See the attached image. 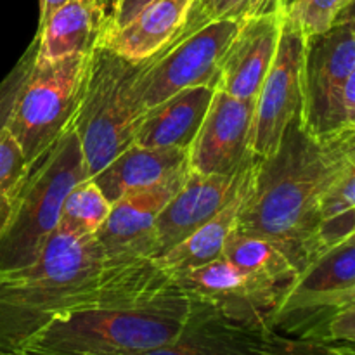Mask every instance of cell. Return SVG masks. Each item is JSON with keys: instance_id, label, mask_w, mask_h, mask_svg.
I'll use <instances>...</instances> for the list:
<instances>
[{"instance_id": "obj_23", "label": "cell", "mask_w": 355, "mask_h": 355, "mask_svg": "<svg viewBox=\"0 0 355 355\" xmlns=\"http://www.w3.org/2000/svg\"><path fill=\"white\" fill-rule=\"evenodd\" d=\"M111 203L96 180L87 177L66 196L61 208L59 229L76 236H96L110 215Z\"/></svg>"}, {"instance_id": "obj_18", "label": "cell", "mask_w": 355, "mask_h": 355, "mask_svg": "<svg viewBox=\"0 0 355 355\" xmlns=\"http://www.w3.org/2000/svg\"><path fill=\"white\" fill-rule=\"evenodd\" d=\"M191 6L193 0H153L125 26L106 31L101 45L128 61H148L180 33Z\"/></svg>"}, {"instance_id": "obj_19", "label": "cell", "mask_w": 355, "mask_h": 355, "mask_svg": "<svg viewBox=\"0 0 355 355\" xmlns=\"http://www.w3.org/2000/svg\"><path fill=\"white\" fill-rule=\"evenodd\" d=\"M355 286V243L340 241L315 257L291 283L272 319V329L283 319L307 311L322 298Z\"/></svg>"}, {"instance_id": "obj_26", "label": "cell", "mask_w": 355, "mask_h": 355, "mask_svg": "<svg viewBox=\"0 0 355 355\" xmlns=\"http://www.w3.org/2000/svg\"><path fill=\"white\" fill-rule=\"evenodd\" d=\"M38 52V42L33 37L26 51L21 54L16 64L10 68V71L0 80V134L7 128V123L10 120L16 101L19 97L21 90H23L24 83H26L28 76H30L31 69H33L35 61H37Z\"/></svg>"}, {"instance_id": "obj_38", "label": "cell", "mask_w": 355, "mask_h": 355, "mask_svg": "<svg viewBox=\"0 0 355 355\" xmlns=\"http://www.w3.org/2000/svg\"><path fill=\"white\" fill-rule=\"evenodd\" d=\"M342 241H349V243H355V232H352V234L347 236L345 239H342Z\"/></svg>"}, {"instance_id": "obj_32", "label": "cell", "mask_w": 355, "mask_h": 355, "mask_svg": "<svg viewBox=\"0 0 355 355\" xmlns=\"http://www.w3.org/2000/svg\"><path fill=\"white\" fill-rule=\"evenodd\" d=\"M326 342L312 338H290V336H281L279 342L274 349L263 355H318L322 350Z\"/></svg>"}, {"instance_id": "obj_31", "label": "cell", "mask_w": 355, "mask_h": 355, "mask_svg": "<svg viewBox=\"0 0 355 355\" xmlns=\"http://www.w3.org/2000/svg\"><path fill=\"white\" fill-rule=\"evenodd\" d=\"M151 2L153 0H111L106 31H113L125 26L128 21L134 19V17ZM106 31H104V33H106Z\"/></svg>"}, {"instance_id": "obj_13", "label": "cell", "mask_w": 355, "mask_h": 355, "mask_svg": "<svg viewBox=\"0 0 355 355\" xmlns=\"http://www.w3.org/2000/svg\"><path fill=\"white\" fill-rule=\"evenodd\" d=\"M281 333L234 321L211 305L191 298V312L179 335L142 355H263Z\"/></svg>"}, {"instance_id": "obj_15", "label": "cell", "mask_w": 355, "mask_h": 355, "mask_svg": "<svg viewBox=\"0 0 355 355\" xmlns=\"http://www.w3.org/2000/svg\"><path fill=\"white\" fill-rule=\"evenodd\" d=\"M284 14L243 19L222 61L217 89L238 99H257L276 58Z\"/></svg>"}, {"instance_id": "obj_33", "label": "cell", "mask_w": 355, "mask_h": 355, "mask_svg": "<svg viewBox=\"0 0 355 355\" xmlns=\"http://www.w3.org/2000/svg\"><path fill=\"white\" fill-rule=\"evenodd\" d=\"M295 0H248L243 9L241 17L266 16V14H283Z\"/></svg>"}, {"instance_id": "obj_7", "label": "cell", "mask_w": 355, "mask_h": 355, "mask_svg": "<svg viewBox=\"0 0 355 355\" xmlns=\"http://www.w3.org/2000/svg\"><path fill=\"white\" fill-rule=\"evenodd\" d=\"M241 17H224L175 38L144 61L134 92L142 111L155 107L184 89L217 87L222 61L241 28Z\"/></svg>"}, {"instance_id": "obj_11", "label": "cell", "mask_w": 355, "mask_h": 355, "mask_svg": "<svg viewBox=\"0 0 355 355\" xmlns=\"http://www.w3.org/2000/svg\"><path fill=\"white\" fill-rule=\"evenodd\" d=\"M189 298L211 305L227 318L272 329L284 288L245 272L225 259L173 277Z\"/></svg>"}, {"instance_id": "obj_20", "label": "cell", "mask_w": 355, "mask_h": 355, "mask_svg": "<svg viewBox=\"0 0 355 355\" xmlns=\"http://www.w3.org/2000/svg\"><path fill=\"white\" fill-rule=\"evenodd\" d=\"M189 166V155L184 149L130 146L104 166L92 179L104 196L114 203L123 196L148 189L172 173Z\"/></svg>"}, {"instance_id": "obj_8", "label": "cell", "mask_w": 355, "mask_h": 355, "mask_svg": "<svg viewBox=\"0 0 355 355\" xmlns=\"http://www.w3.org/2000/svg\"><path fill=\"white\" fill-rule=\"evenodd\" d=\"M355 68V24L335 23L307 38L302 123L319 141L343 137V94Z\"/></svg>"}, {"instance_id": "obj_29", "label": "cell", "mask_w": 355, "mask_h": 355, "mask_svg": "<svg viewBox=\"0 0 355 355\" xmlns=\"http://www.w3.org/2000/svg\"><path fill=\"white\" fill-rule=\"evenodd\" d=\"M312 340L355 343V307L335 312L331 318L326 319Z\"/></svg>"}, {"instance_id": "obj_28", "label": "cell", "mask_w": 355, "mask_h": 355, "mask_svg": "<svg viewBox=\"0 0 355 355\" xmlns=\"http://www.w3.org/2000/svg\"><path fill=\"white\" fill-rule=\"evenodd\" d=\"M246 3H248V0H193L186 23L175 38L184 37V35L205 26L210 21L224 19V17H241Z\"/></svg>"}, {"instance_id": "obj_40", "label": "cell", "mask_w": 355, "mask_h": 355, "mask_svg": "<svg viewBox=\"0 0 355 355\" xmlns=\"http://www.w3.org/2000/svg\"><path fill=\"white\" fill-rule=\"evenodd\" d=\"M107 3H111V0H107Z\"/></svg>"}, {"instance_id": "obj_6", "label": "cell", "mask_w": 355, "mask_h": 355, "mask_svg": "<svg viewBox=\"0 0 355 355\" xmlns=\"http://www.w3.org/2000/svg\"><path fill=\"white\" fill-rule=\"evenodd\" d=\"M89 55L35 61L7 123V132L30 165L71 127L82 99Z\"/></svg>"}, {"instance_id": "obj_14", "label": "cell", "mask_w": 355, "mask_h": 355, "mask_svg": "<svg viewBox=\"0 0 355 355\" xmlns=\"http://www.w3.org/2000/svg\"><path fill=\"white\" fill-rule=\"evenodd\" d=\"M253 165L255 162L238 175H203L189 170L186 182L156 220V257L217 215L248 182Z\"/></svg>"}, {"instance_id": "obj_25", "label": "cell", "mask_w": 355, "mask_h": 355, "mask_svg": "<svg viewBox=\"0 0 355 355\" xmlns=\"http://www.w3.org/2000/svg\"><path fill=\"white\" fill-rule=\"evenodd\" d=\"M354 0H295L286 9V17L293 21L307 38L328 31L340 14Z\"/></svg>"}, {"instance_id": "obj_21", "label": "cell", "mask_w": 355, "mask_h": 355, "mask_svg": "<svg viewBox=\"0 0 355 355\" xmlns=\"http://www.w3.org/2000/svg\"><path fill=\"white\" fill-rule=\"evenodd\" d=\"M250 177H252V173H250ZM248 184L250 179L243 186V189L217 215L205 222L193 234L184 238L182 241L177 243L175 246L166 250L159 257L153 259L155 267L166 279L172 281L173 277L180 276V274L200 269V267L217 262L224 257L225 245H227L229 238L236 229L239 208L245 200Z\"/></svg>"}, {"instance_id": "obj_3", "label": "cell", "mask_w": 355, "mask_h": 355, "mask_svg": "<svg viewBox=\"0 0 355 355\" xmlns=\"http://www.w3.org/2000/svg\"><path fill=\"white\" fill-rule=\"evenodd\" d=\"M191 312L175 283L54 319L28 342L37 355H142L172 342Z\"/></svg>"}, {"instance_id": "obj_30", "label": "cell", "mask_w": 355, "mask_h": 355, "mask_svg": "<svg viewBox=\"0 0 355 355\" xmlns=\"http://www.w3.org/2000/svg\"><path fill=\"white\" fill-rule=\"evenodd\" d=\"M355 232V207L350 210L343 211V214L336 215V217L328 218L321 224L319 229V253L321 255L326 248L336 245L347 236Z\"/></svg>"}, {"instance_id": "obj_2", "label": "cell", "mask_w": 355, "mask_h": 355, "mask_svg": "<svg viewBox=\"0 0 355 355\" xmlns=\"http://www.w3.org/2000/svg\"><path fill=\"white\" fill-rule=\"evenodd\" d=\"M354 137L319 141L290 121L272 155L257 158L234 232L276 243L298 272L319 253L322 200L345 165Z\"/></svg>"}, {"instance_id": "obj_22", "label": "cell", "mask_w": 355, "mask_h": 355, "mask_svg": "<svg viewBox=\"0 0 355 355\" xmlns=\"http://www.w3.org/2000/svg\"><path fill=\"white\" fill-rule=\"evenodd\" d=\"M222 259L238 269L277 284L284 290H288L298 276V269L288 259L286 253L276 243L260 236L232 232Z\"/></svg>"}, {"instance_id": "obj_24", "label": "cell", "mask_w": 355, "mask_h": 355, "mask_svg": "<svg viewBox=\"0 0 355 355\" xmlns=\"http://www.w3.org/2000/svg\"><path fill=\"white\" fill-rule=\"evenodd\" d=\"M30 166L17 142L6 128L0 134V232L16 208Z\"/></svg>"}, {"instance_id": "obj_10", "label": "cell", "mask_w": 355, "mask_h": 355, "mask_svg": "<svg viewBox=\"0 0 355 355\" xmlns=\"http://www.w3.org/2000/svg\"><path fill=\"white\" fill-rule=\"evenodd\" d=\"M189 166L162 182L114 201L110 215L96 234L107 262L141 266L156 257V220L189 175Z\"/></svg>"}, {"instance_id": "obj_34", "label": "cell", "mask_w": 355, "mask_h": 355, "mask_svg": "<svg viewBox=\"0 0 355 355\" xmlns=\"http://www.w3.org/2000/svg\"><path fill=\"white\" fill-rule=\"evenodd\" d=\"M343 135L355 137V68L343 94Z\"/></svg>"}, {"instance_id": "obj_1", "label": "cell", "mask_w": 355, "mask_h": 355, "mask_svg": "<svg viewBox=\"0 0 355 355\" xmlns=\"http://www.w3.org/2000/svg\"><path fill=\"white\" fill-rule=\"evenodd\" d=\"M155 263L114 266L96 236L59 229L42 255L0 272V355L23 352L38 331L75 311L135 297L168 284Z\"/></svg>"}, {"instance_id": "obj_39", "label": "cell", "mask_w": 355, "mask_h": 355, "mask_svg": "<svg viewBox=\"0 0 355 355\" xmlns=\"http://www.w3.org/2000/svg\"><path fill=\"white\" fill-rule=\"evenodd\" d=\"M6 355H37V354H30V352H16V354H6Z\"/></svg>"}, {"instance_id": "obj_12", "label": "cell", "mask_w": 355, "mask_h": 355, "mask_svg": "<svg viewBox=\"0 0 355 355\" xmlns=\"http://www.w3.org/2000/svg\"><path fill=\"white\" fill-rule=\"evenodd\" d=\"M255 101L215 90L207 116L189 148V168L203 175H238L255 162Z\"/></svg>"}, {"instance_id": "obj_16", "label": "cell", "mask_w": 355, "mask_h": 355, "mask_svg": "<svg viewBox=\"0 0 355 355\" xmlns=\"http://www.w3.org/2000/svg\"><path fill=\"white\" fill-rule=\"evenodd\" d=\"M106 0H69L42 23L35 38L38 61H59L69 55H89L99 47L107 26Z\"/></svg>"}, {"instance_id": "obj_9", "label": "cell", "mask_w": 355, "mask_h": 355, "mask_svg": "<svg viewBox=\"0 0 355 355\" xmlns=\"http://www.w3.org/2000/svg\"><path fill=\"white\" fill-rule=\"evenodd\" d=\"M307 37L284 14L276 58L255 101L253 155H272L284 130L304 104V59Z\"/></svg>"}, {"instance_id": "obj_17", "label": "cell", "mask_w": 355, "mask_h": 355, "mask_svg": "<svg viewBox=\"0 0 355 355\" xmlns=\"http://www.w3.org/2000/svg\"><path fill=\"white\" fill-rule=\"evenodd\" d=\"M214 85H200L173 94L148 110L139 125L135 144L189 151L214 101Z\"/></svg>"}, {"instance_id": "obj_27", "label": "cell", "mask_w": 355, "mask_h": 355, "mask_svg": "<svg viewBox=\"0 0 355 355\" xmlns=\"http://www.w3.org/2000/svg\"><path fill=\"white\" fill-rule=\"evenodd\" d=\"M355 207V137L347 155L345 165L322 200V222Z\"/></svg>"}, {"instance_id": "obj_4", "label": "cell", "mask_w": 355, "mask_h": 355, "mask_svg": "<svg viewBox=\"0 0 355 355\" xmlns=\"http://www.w3.org/2000/svg\"><path fill=\"white\" fill-rule=\"evenodd\" d=\"M87 177L82 144L69 127L31 163L16 208L0 232V272L23 269L42 255L58 231L66 196Z\"/></svg>"}, {"instance_id": "obj_36", "label": "cell", "mask_w": 355, "mask_h": 355, "mask_svg": "<svg viewBox=\"0 0 355 355\" xmlns=\"http://www.w3.org/2000/svg\"><path fill=\"white\" fill-rule=\"evenodd\" d=\"M38 2H40V16H38V23H42V21H44L49 14L54 12L59 6L69 2V0H38Z\"/></svg>"}, {"instance_id": "obj_5", "label": "cell", "mask_w": 355, "mask_h": 355, "mask_svg": "<svg viewBox=\"0 0 355 355\" xmlns=\"http://www.w3.org/2000/svg\"><path fill=\"white\" fill-rule=\"evenodd\" d=\"M142 66L144 62L128 61L104 45L90 52L82 99L71 123L89 177L135 144L144 111L135 99L134 85Z\"/></svg>"}, {"instance_id": "obj_35", "label": "cell", "mask_w": 355, "mask_h": 355, "mask_svg": "<svg viewBox=\"0 0 355 355\" xmlns=\"http://www.w3.org/2000/svg\"><path fill=\"white\" fill-rule=\"evenodd\" d=\"M318 355H355V343L326 342Z\"/></svg>"}, {"instance_id": "obj_37", "label": "cell", "mask_w": 355, "mask_h": 355, "mask_svg": "<svg viewBox=\"0 0 355 355\" xmlns=\"http://www.w3.org/2000/svg\"><path fill=\"white\" fill-rule=\"evenodd\" d=\"M336 23H352L355 24V0L338 16Z\"/></svg>"}]
</instances>
